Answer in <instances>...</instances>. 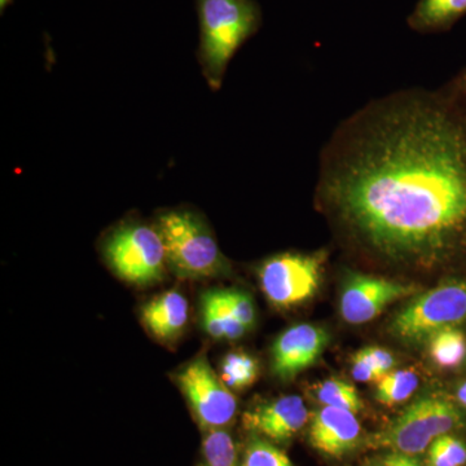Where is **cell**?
<instances>
[{"label":"cell","mask_w":466,"mask_h":466,"mask_svg":"<svg viewBox=\"0 0 466 466\" xmlns=\"http://www.w3.org/2000/svg\"><path fill=\"white\" fill-rule=\"evenodd\" d=\"M241 466H294L289 456L278 444L249 434L241 451Z\"/></svg>","instance_id":"cell-22"},{"label":"cell","mask_w":466,"mask_h":466,"mask_svg":"<svg viewBox=\"0 0 466 466\" xmlns=\"http://www.w3.org/2000/svg\"><path fill=\"white\" fill-rule=\"evenodd\" d=\"M360 351L363 352L364 357L367 358L370 366L376 370L380 380H381L383 376L388 375V373H390L391 370H394L397 360H395L394 355H392L389 350L382 348H364L361 349Z\"/></svg>","instance_id":"cell-24"},{"label":"cell","mask_w":466,"mask_h":466,"mask_svg":"<svg viewBox=\"0 0 466 466\" xmlns=\"http://www.w3.org/2000/svg\"><path fill=\"white\" fill-rule=\"evenodd\" d=\"M466 325V274L446 276L416 294L391 320L389 332L408 345H421L435 333Z\"/></svg>","instance_id":"cell-5"},{"label":"cell","mask_w":466,"mask_h":466,"mask_svg":"<svg viewBox=\"0 0 466 466\" xmlns=\"http://www.w3.org/2000/svg\"><path fill=\"white\" fill-rule=\"evenodd\" d=\"M465 431L466 413L452 395L434 392L413 401L388 428L368 438L367 444L417 456L425 453L441 435Z\"/></svg>","instance_id":"cell-3"},{"label":"cell","mask_w":466,"mask_h":466,"mask_svg":"<svg viewBox=\"0 0 466 466\" xmlns=\"http://www.w3.org/2000/svg\"><path fill=\"white\" fill-rule=\"evenodd\" d=\"M385 466H422L416 456L403 455V453L391 452L383 459Z\"/></svg>","instance_id":"cell-27"},{"label":"cell","mask_w":466,"mask_h":466,"mask_svg":"<svg viewBox=\"0 0 466 466\" xmlns=\"http://www.w3.org/2000/svg\"><path fill=\"white\" fill-rule=\"evenodd\" d=\"M364 466H385V464H383V460H382V462H380V464H368V465H364Z\"/></svg>","instance_id":"cell-30"},{"label":"cell","mask_w":466,"mask_h":466,"mask_svg":"<svg viewBox=\"0 0 466 466\" xmlns=\"http://www.w3.org/2000/svg\"><path fill=\"white\" fill-rule=\"evenodd\" d=\"M104 258L126 283L149 287L164 280L167 253L157 227L127 222L109 233L103 245Z\"/></svg>","instance_id":"cell-6"},{"label":"cell","mask_w":466,"mask_h":466,"mask_svg":"<svg viewBox=\"0 0 466 466\" xmlns=\"http://www.w3.org/2000/svg\"><path fill=\"white\" fill-rule=\"evenodd\" d=\"M420 289L417 284L348 271L343 279L339 311L346 323L367 324L380 317L391 303L415 297Z\"/></svg>","instance_id":"cell-9"},{"label":"cell","mask_w":466,"mask_h":466,"mask_svg":"<svg viewBox=\"0 0 466 466\" xmlns=\"http://www.w3.org/2000/svg\"><path fill=\"white\" fill-rule=\"evenodd\" d=\"M200 466H241V452L228 429L202 431Z\"/></svg>","instance_id":"cell-17"},{"label":"cell","mask_w":466,"mask_h":466,"mask_svg":"<svg viewBox=\"0 0 466 466\" xmlns=\"http://www.w3.org/2000/svg\"><path fill=\"white\" fill-rule=\"evenodd\" d=\"M319 207L388 265L466 274V112L443 88L370 100L319 158Z\"/></svg>","instance_id":"cell-1"},{"label":"cell","mask_w":466,"mask_h":466,"mask_svg":"<svg viewBox=\"0 0 466 466\" xmlns=\"http://www.w3.org/2000/svg\"><path fill=\"white\" fill-rule=\"evenodd\" d=\"M11 2L12 0H0V9H2V12L8 7L9 3Z\"/></svg>","instance_id":"cell-29"},{"label":"cell","mask_w":466,"mask_h":466,"mask_svg":"<svg viewBox=\"0 0 466 466\" xmlns=\"http://www.w3.org/2000/svg\"><path fill=\"white\" fill-rule=\"evenodd\" d=\"M309 415L302 398L288 395L251 407L242 415V426L249 434L287 444L309 424Z\"/></svg>","instance_id":"cell-11"},{"label":"cell","mask_w":466,"mask_h":466,"mask_svg":"<svg viewBox=\"0 0 466 466\" xmlns=\"http://www.w3.org/2000/svg\"><path fill=\"white\" fill-rule=\"evenodd\" d=\"M311 395L321 406L341 408L350 412L359 413L364 407L355 386L341 379H328L315 383Z\"/></svg>","instance_id":"cell-19"},{"label":"cell","mask_w":466,"mask_h":466,"mask_svg":"<svg viewBox=\"0 0 466 466\" xmlns=\"http://www.w3.org/2000/svg\"><path fill=\"white\" fill-rule=\"evenodd\" d=\"M156 227L164 241L167 267L177 278L198 280L231 274V263L198 214L167 211L157 218Z\"/></svg>","instance_id":"cell-4"},{"label":"cell","mask_w":466,"mask_h":466,"mask_svg":"<svg viewBox=\"0 0 466 466\" xmlns=\"http://www.w3.org/2000/svg\"><path fill=\"white\" fill-rule=\"evenodd\" d=\"M329 343V334L314 324H297L275 339L271 350V370L287 382L314 366Z\"/></svg>","instance_id":"cell-10"},{"label":"cell","mask_w":466,"mask_h":466,"mask_svg":"<svg viewBox=\"0 0 466 466\" xmlns=\"http://www.w3.org/2000/svg\"><path fill=\"white\" fill-rule=\"evenodd\" d=\"M200 311L202 327L213 339L236 341L249 330L233 315L218 288L202 294Z\"/></svg>","instance_id":"cell-15"},{"label":"cell","mask_w":466,"mask_h":466,"mask_svg":"<svg viewBox=\"0 0 466 466\" xmlns=\"http://www.w3.org/2000/svg\"><path fill=\"white\" fill-rule=\"evenodd\" d=\"M443 91L466 112V67L452 81L444 86Z\"/></svg>","instance_id":"cell-26"},{"label":"cell","mask_w":466,"mask_h":466,"mask_svg":"<svg viewBox=\"0 0 466 466\" xmlns=\"http://www.w3.org/2000/svg\"><path fill=\"white\" fill-rule=\"evenodd\" d=\"M188 311V300L184 294L167 290L143 306L142 321L158 341L174 342L186 329Z\"/></svg>","instance_id":"cell-13"},{"label":"cell","mask_w":466,"mask_h":466,"mask_svg":"<svg viewBox=\"0 0 466 466\" xmlns=\"http://www.w3.org/2000/svg\"><path fill=\"white\" fill-rule=\"evenodd\" d=\"M452 398L466 413V375L455 382L452 389Z\"/></svg>","instance_id":"cell-28"},{"label":"cell","mask_w":466,"mask_h":466,"mask_svg":"<svg viewBox=\"0 0 466 466\" xmlns=\"http://www.w3.org/2000/svg\"><path fill=\"white\" fill-rule=\"evenodd\" d=\"M324 262L323 253H283L266 259L258 268L266 299L280 309L308 302L320 288Z\"/></svg>","instance_id":"cell-7"},{"label":"cell","mask_w":466,"mask_h":466,"mask_svg":"<svg viewBox=\"0 0 466 466\" xmlns=\"http://www.w3.org/2000/svg\"><path fill=\"white\" fill-rule=\"evenodd\" d=\"M352 377L359 382H379L380 377L376 370L370 366V361L364 357L363 352L359 350L351 358Z\"/></svg>","instance_id":"cell-25"},{"label":"cell","mask_w":466,"mask_h":466,"mask_svg":"<svg viewBox=\"0 0 466 466\" xmlns=\"http://www.w3.org/2000/svg\"><path fill=\"white\" fill-rule=\"evenodd\" d=\"M420 379L413 370H391L376 386V400L383 406L394 407L404 403L419 389Z\"/></svg>","instance_id":"cell-20"},{"label":"cell","mask_w":466,"mask_h":466,"mask_svg":"<svg viewBox=\"0 0 466 466\" xmlns=\"http://www.w3.org/2000/svg\"><path fill=\"white\" fill-rule=\"evenodd\" d=\"M220 291H222L223 299L226 300L227 306L231 309L233 315L248 329H251L254 324H256L257 312L256 306H254L253 299H251L249 294L235 289V288H228V289L222 288Z\"/></svg>","instance_id":"cell-23"},{"label":"cell","mask_w":466,"mask_h":466,"mask_svg":"<svg viewBox=\"0 0 466 466\" xmlns=\"http://www.w3.org/2000/svg\"><path fill=\"white\" fill-rule=\"evenodd\" d=\"M426 348L440 370H466V325L441 329L426 342Z\"/></svg>","instance_id":"cell-16"},{"label":"cell","mask_w":466,"mask_h":466,"mask_svg":"<svg viewBox=\"0 0 466 466\" xmlns=\"http://www.w3.org/2000/svg\"><path fill=\"white\" fill-rule=\"evenodd\" d=\"M466 15V0H419L408 25L417 33L447 32Z\"/></svg>","instance_id":"cell-14"},{"label":"cell","mask_w":466,"mask_h":466,"mask_svg":"<svg viewBox=\"0 0 466 466\" xmlns=\"http://www.w3.org/2000/svg\"><path fill=\"white\" fill-rule=\"evenodd\" d=\"M177 383L202 431L228 429L238 415V400L207 357L200 355L180 370Z\"/></svg>","instance_id":"cell-8"},{"label":"cell","mask_w":466,"mask_h":466,"mask_svg":"<svg viewBox=\"0 0 466 466\" xmlns=\"http://www.w3.org/2000/svg\"><path fill=\"white\" fill-rule=\"evenodd\" d=\"M465 372H466V370H465Z\"/></svg>","instance_id":"cell-31"},{"label":"cell","mask_w":466,"mask_h":466,"mask_svg":"<svg viewBox=\"0 0 466 466\" xmlns=\"http://www.w3.org/2000/svg\"><path fill=\"white\" fill-rule=\"evenodd\" d=\"M200 23L198 60L211 90H219L238 48L258 33L262 9L256 0H196Z\"/></svg>","instance_id":"cell-2"},{"label":"cell","mask_w":466,"mask_h":466,"mask_svg":"<svg viewBox=\"0 0 466 466\" xmlns=\"http://www.w3.org/2000/svg\"><path fill=\"white\" fill-rule=\"evenodd\" d=\"M425 466H466L464 433L441 435L425 452Z\"/></svg>","instance_id":"cell-21"},{"label":"cell","mask_w":466,"mask_h":466,"mask_svg":"<svg viewBox=\"0 0 466 466\" xmlns=\"http://www.w3.org/2000/svg\"><path fill=\"white\" fill-rule=\"evenodd\" d=\"M258 360L248 352L231 351L220 363L219 377L229 390H245L258 380Z\"/></svg>","instance_id":"cell-18"},{"label":"cell","mask_w":466,"mask_h":466,"mask_svg":"<svg viewBox=\"0 0 466 466\" xmlns=\"http://www.w3.org/2000/svg\"><path fill=\"white\" fill-rule=\"evenodd\" d=\"M363 428L357 413L321 406L309 415V441L312 449L329 459H342L363 443Z\"/></svg>","instance_id":"cell-12"}]
</instances>
